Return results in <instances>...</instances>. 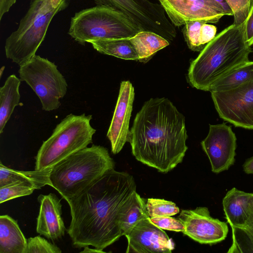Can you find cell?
I'll use <instances>...</instances> for the list:
<instances>
[{"mask_svg": "<svg viewBox=\"0 0 253 253\" xmlns=\"http://www.w3.org/2000/svg\"><path fill=\"white\" fill-rule=\"evenodd\" d=\"M177 218L184 226L183 233L202 244L219 243L225 239L228 233L227 222L211 216L207 207L183 210Z\"/></svg>", "mask_w": 253, "mask_h": 253, "instance_id": "30bf717a", "label": "cell"}, {"mask_svg": "<svg viewBox=\"0 0 253 253\" xmlns=\"http://www.w3.org/2000/svg\"><path fill=\"white\" fill-rule=\"evenodd\" d=\"M234 17L233 24L239 26L246 19L251 6L252 0H225Z\"/></svg>", "mask_w": 253, "mask_h": 253, "instance_id": "f1b7e54d", "label": "cell"}, {"mask_svg": "<svg viewBox=\"0 0 253 253\" xmlns=\"http://www.w3.org/2000/svg\"><path fill=\"white\" fill-rule=\"evenodd\" d=\"M220 118L235 126L253 129V79L236 88L211 91Z\"/></svg>", "mask_w": 253, "mask_h": 253, "instance_id": "9c48e42d", "label": "cell"}, {"mask_svg": "<svg viewBox=\"0 0 253 253\" xmlns=\"http://www.w3.org/2000/svg\"><path fill=\"white\" fill-rule=\"evenodd\" d=\"M21 81L15 75L7 77L0 88V133L1 134L15 108L19 105Z\"/></svg>", "mask_w": 253, "mask_h": 253, "instance_id": "ac0fdd59", "label": "cell"}, {"mask_svg": "<svg viewBox=\"0 0 253 253\" xmlns=\"http://www.w3.org/2000/svg\"><path fill=\"white\" fill-rule=\"evenodd\" d=\"M251 195L252 193L235 187L226 193L222 204L225 218L230 226L242 227L251 219L253 214Z\"/></svg>", "mask_w": 253, "mask_h": 253, "instance_id": "2e32d148", "label": "cell"}, {"mask_svg": "<svg viewBox=\"0 0 253 253\" xmlns=\"http://www.w3.org/2000/svg\"><path fill=\"white\" fill-rule=\"evenodd\" d=\"M207 23L204 21L196 20L187 22L182 31L187 46L191 50L201 51L203 48L200 44V32L202 25Z\"/></svg>", "mask_w": 253, "mask_h": 253, "instance_id": "4316f807", "label": "cell"}, {"mask_svg": "<svg viewBox=\"0 0 253 253\" xmlns=\"http://www.w3.org/2000/svg\"><path fill=\"white\" fill-rule=\"evenodd\" d=\"M201 144L213 172L227 170L234 165L237 138L230 126L224 123L210 125L208 134Z\"/></svg>", "mask_w": 253, "mask_h": 253, "instance_id": "7c38bea8", "label": "cell"}, {"mask_svg": "<svg viewBox=\"0 0 253 253\" xmlns=\"http://www.w3.org/2000/svg\"><path fill=\"white\" fill-rule=\"evenodd\" d=\"M175 26L190 21L216 23L227 15L223 6L215 0H159Z\"/></svg>", "mask_w": 253, "mask_h": 253, "instance_id": "8fae6325", "label": "cell"}, {"mask_svg": "<svg viewBox=\"0 0 253 253\" xmlns=\"http://www.w3.org/2000/svg\"><path fill=\"white\" fill-rule=\"evenodd\" d=\"M18 73L20 80L25 82L40 99L43 110L59 108L68 84L54 63L36 54L20 66Z\"/></svg>", "mask_w": 253, "mask_h": 253, "instance_id": "ba28073f", "label": "cell"}, {"mask_svg": "<svg viewBox=\"0 0 253 253\" xmlns=\"http://www.w3.org/2000/svg\"><path fill=\"white\" fill-rule=\"evenodd\" d=\"M232 243L227 253H253V237L245 229L231 226Z\"/></svg>", "mask_w": 253, "mask_h": 253, "instance_id": "cb8c5ba5", "label": "cell"}, {"mask_svg": "<svg viewBox=\"0 0 253 253\" xmlns=\"http://www.w3.org/2000/svg\"><path fill=\"white\" fill-rule=\"evenodd\" d=\"M251 203L253 207V193H252V195L251 197Z\"/></svg>", "mask_w": 253, "mask_h": 253, "instance_id": "8d00e7d4", "label": "cell"}, {"mask_svg": "<svg viewBox=\"0 0 253 253\" xmlns=\"http://www.w3.org/2000/svg\"><path fill=\"white\" fill-rule=\"evenodd\" d=\"M134 99V89L128 81L121 82L113 116L107 133L111 151L119 153L127 142L129 125Z\"/></svg>", "mask_w": 253, "mask_h": 253, "instance_id": "5bb4252c", "label": "cell"}, {"mask_svg": "<svg viewBox=\"0 0 253 253\" xmlns=\"http://www.w3.org/2000/svg\"><path fill=\"white\" fill-rule=\"evenodd\" d=\"M17 0H0V21L4 15L8 12Z\"/></svg>", "mask_w": 253, "mask_h": 253, "instance_id": "d6a6232c", "label": "cell"}, {"mask_svg": "<svg viewBox=\"0 0 253 253\" xmlns=\"http://www.w3.org/2000/svg\"><path fill=\"white\" fill-rule=\"evenodd\" d=\"M187 138L184 116L163 97L144 103L135 116L127 142L137 161L167 173L182 162Z\"/></svg>", "mask_w": 253, "mask_h": 253, "instance_id": "7a4b0ae2", "label": "cell"}, {"mask_svg": "<svg viewBox=\"0 0 253 253\" xmlns=\"http://www.w3.org/2000/svg\"><path fill=\"white\" fill-rule=\"evenodd\" d=\"M89 43L94 49L101 54L125 60L138 59L129 38L105 39L91 41Z\"/></svg>", "mask_w": 253, "mask_h": 253, "instance_id": "603a6c76", "label": "cell"}, {"mask_svg": "<svg viewBox=\"0 0 253 253\" xmlns=\"http://www.w3.org/2000/svg\"><path fill=\"white\" fill-rule=\"evenodd\" d=\"M253 79V61L243 63L233 68L215 81L209 91L230 90L238 87Z\"/></svg>", "mask_w": 253, "mask_h": 253, "instance_id": "7402d4cb", "label": "cell"}, {"mask_svg": "<svg viewBox=\"0 0 253 253\" xmlns=\"http://www.w3.org/2000/svg\"><path fill=\"white\" fill-rule=\"evenodd\" d=\"M84 248V250L83 251L81 252V253H106L105 252H104L103 251L98 250L95 248H94V249H90L88 247V246L85 247Z\"/></svg>", "mask_w": 253, "mask_h": 253, "instance_id": "d590c367", "label": "cell"}, {"mask_svg": "<svg viewBox=\"0 0 253 253\" xmlns=\"http://www.w3.org/2000/svg\"><path fill=\"white\" fill-rule=\"evenodd\" d=\"M115 164L105 147L92 144L65 158L49 172L50 186L67 202L75 197L110 170Z\"/></svg>", "mask_w": 253, "mask_h": 253, "instance_id": "277c9868", "label": "cell"}, {"mask_svg": "<svg viewBox=\"0 0 253 253\" xmlns=\"http://www.w3.org/2000/svg\"><path fill=\"white\" fill-rule=\"evenodd\" d=\"M92 115L70 114L56 126L50 136L43 141L35 158V169H51L70 155L92 143L96 132L90 124Z\"/></svg>", "mask_w": 253, "mask_h": 253, "instance_id": "52a82bcc", "label": "cell"}, {"mask_svg": "<svg viewBox=\"0 0 253 253\" xmlns=\"http://www.w3.org/2000/svg\"><path fill=\"white\" fill-rule=\"evenodd\" d=\"M125 236L127 253H170L174 249L172 240L150 217L139 221Z\"/></svg>", "mask_w": 253, "mask_h": 253, "instance_id": "4fadbf2b", "label": "cell"}, {"mask_svg": "<svg viewBox=\"0 0 253 253\" xmlns=\"http://www.w3.org/2000/svg\"><path fill=\"white\" fill-rule=\"evenodd\" d=\"M142 30L125 13L107 5H96L75 13L68 35L78 43L109 39L130 38Z\"/></svg>", "mask_w": 253, "mask_h": 253, "instance_id": "8992f818", "label": "cell"}, {"mask_svg": "<svg viewBox=\"0 0 253 253\" xmlns=\"http://www.w3.org/2000/svg\"><path fill=\"white\" fill-rule=\"evenodd\" d=\"M140 62L146 63L160 50L169 45V42L152 32L141 31L129 38Z\"/></svg>", "mask_w": 253, "mask_h": 253, "instance_id": "44dd1931", "label": "cell"}, {"mask_svg": "<svg viewBox=\"0 0 253 253\" xmlns=\"http://www.w3.org/2000/svg\"><path fill=\"white\" fill-rule=\"evenodd\" d=\"M61 249L40 236L30 237L24 253H61Z\"/></svg>", "mask_w": 253, "mask_h": 253, "instance_id": "83f0119b", "label": "cell"}, {"mask_svg": "<svg viewBox=\"0 0 253 253\" xmlns=\"http://www.w3.org/2000/svg\"><path fill=\"white\" fill-rule=\"evenodd\" d=\"M69 4V0H32L17 29L5 40L6 58L19 66L28 62L44 41L53 18Z\"/></svg>", "mask_w": 253, "mask_h": 253, "instance_id": "5b68a950", "label": "cell"}, {"mask_svg": "<svg viewBox=\"0 0 253 253\" xmlns=\"http://www.w3.org/2000/svg\"><path fill=\"white\" fill-rule=\"evenodd\" d=\"M40 210L37 219L36 231L52 241L57 240L67 230L61 216V200L54 193L40 194L38 197Z\"/></svg>", "mask_w": 253, "mask_h": 253, "instance_id": "9a60e30c", "label": "cell"}, {"mask_svg": "<svg viewBox=\"0 0 253 253\" xmlns=\"http://www.w3.org/2000/svg\"><path fill=\"white\" fill-rule=\"evenodd\" d=\"M243 25L246 41L251 46L253 44V4L251 5L249 14Z\"/></svg>", "mask_w": 253, "mask_h": 253, "instance_id": "1f68e13d", "label": "cell"}, {"mask_svg": "<svg viewBox=\"0 0 253 253\" xmlns=\"http://www.w3.org/2000/svg\"><path fill=\"white\" fill-rule=\"evenodd\" d=\"M150 220L156 226L163 230L182 232L184 230V226L181 221L171 216L152 217Z\"/></svg>", "mask_w": 253, "mask_h": 253, "instance_id": "f546056e", "label": "cell"}, {"mask_svg": "<svg viewBox=\"0 0 253 253\" xmlns=\"http://www.w3.org/2000/svg\"><path fill=\"white\" fill-rule=\"evenodd\" d=\"M150 217L145 200L136 191L123 205L120 214L119 222L122 236L128 233L141 220Z\"/></svg>", "mask_w": 253, "mask_h": 253, "instance_id": "ffe728a7", "label": "cell"}, {"mask_svg": "<svg viewBox=\"0 0 253 253\" xmlns=\"http://www.w3.org/2000/svg\"><path fill=\"white\" fill-rule=\"evenodd\" d=\"M216 28L211 24L204 23L201 29L200 44L204 48L216 36Z\"/></svg>", "mask_w": 253, "mask_h": 253, "instance_id": "4dcf8cb0", "label": "cell"}, {"mask_svg": "<svg viewBox=\"0 0 253 253\" xmlns=\"http://www.w3.org/2000/svg\"><path fill=\"white\" fill-rule=\"evenodd\" d=\"M27 239L17 221L8 215L0 216V253H24Z\"/></svg>", "mask_w": 253, "mask_h": 253, "instance_id": "e0dca14e", "label": "cell"}, {"mask_svg": "<svg viewBox=\"0 0 253 253\" xmlns=\"http://www.w3.org/2000/svg\"><path fill=\"white\" fill-rule=\"evenodd\" d=\"M251 46L243 25L234 24L220 32L190 63L187 81L193 87L209 91L212 84L235 67L249 61Z\"/></svg>", "mask_w": 253, "mask_h": 253, "instance_id": "3957f363", "label": "cell"}, {"mask_svg": "<svg viewBox=\"0 0 253 253\" xmlns=\"http://www.w3.org/2000/svg\"><path fill=\"white\" fill-rule=\"evenodd\" d=\"M241 227H243L253 237V220H251L248 223Z\"/></svg>", "mask_w": 253, "mask_h": 253, "instance_id": "e575fe53", "label": "cell"}, {"mask_svg": "<svg viewBox=\"0 0 253 253\" xmlns=\"http://www.w3.org/2000/svg\"><path fill=\"white\" fill-rule=\"evenodd\" d=\"M136 188L131 175L114 169L68 201L71 220L67 231L73 247L103 251L122 236L120 212Z\"/></svg>", "mask_w": 253, "mask_h": 253, "instance_id": "6da1fadb", "label": "cell"}, {"mask_svg": "<svg viewBox=\"0 0 253 253\" xmlns=\"http://www.w3.org/2000/svg\"><path fill=\"white\" fill-rule=\"evenodd\" d=\"M50 169L21 171L8 168L0 162V187L17 181L30 183L36 190L41 189L46 185L50 186L49 175Z\"/></svg>", "mask_w": 253, "mask_h": 253, "instance_id": "d6986e66", "label": "cell"}, {"mask_svg": "<svg viewBox=\"0 0 253 253\" xmlns=\"http://www.w3.org/2000/svg\"><path fill=\"white\" fill-rule=\"evenodd\" d=\"M243 169L247 174H253V156L245 161L243 165Z\"/></svg>", "mask_w": 253, "mask_h": 253, "instance_id": "836d02e7", "label": "cell"}, {"mask_svg": "<svg viewBox=\"0 0 253 253\" xmlns=\"http://www.w3.org/2000/svg\"><path fill=\"white\" fill-rule=\"evenodd\" d=\"M36 190L31 184L17 181L0 187V203L7 201L31 195Z\"/></svg>", "mask_w": 253, "mask_h": 253, "instance_id": "484cf974", "label": "cell"}, {"mask_svg": "<svg viewBox=\"0 0 253 253\" xmlns=\"http://www.w3.org/2000/svg\"><path fill=\"white\" fill-rule=\"evenodd\" d=\"M146 206L150 218L172 216L179 212V209L174 203L164 199L148 198Z\"/></svg>", "mask_w": 253, "mask_h": 253, "instance_id": "d4e9b609", "label": "cell"}]
</instances>
